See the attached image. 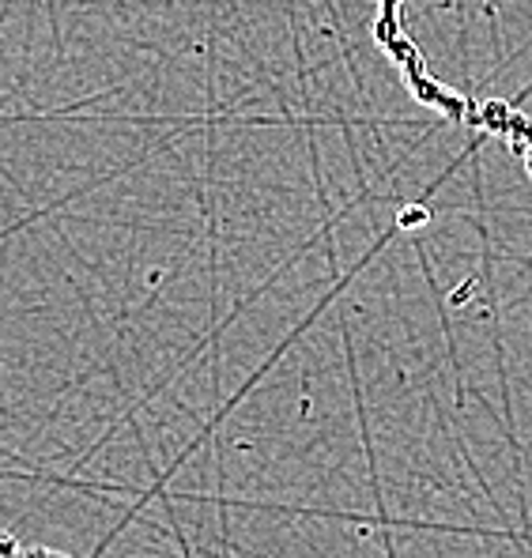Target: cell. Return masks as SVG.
Masks as SVG:
<instances>
[{
	"label": "cell",
	"instance_id": "cell-1",
	"mask_svg": "<svg viewBox=\"0 0 532 558\" xmlns=\"http://www.w3.org/2000/svg\"><path fill=\"white\" fill-rule=\"evenodd\" d=\"M0 558H23V544L8 529H0Z\"/></svg>",
	"mask_w": 532,
	"mask_h": 558
},
{
	"label": "cell",
	"instance_id": "cell-2",
	"mask_svg": "<svg viewBox=\"0 0 532 558\" xmlns=\"http://www.w3.org/2000/svg\"><path fill=\"white\" fill-rule=\"evenodd\" d=\"M23 558H76V555L57 551V547H46V544H35V547H23Z\"/></svg>",
	"mask_w": 532,
	"mask_h": 558
}]
</instances>
